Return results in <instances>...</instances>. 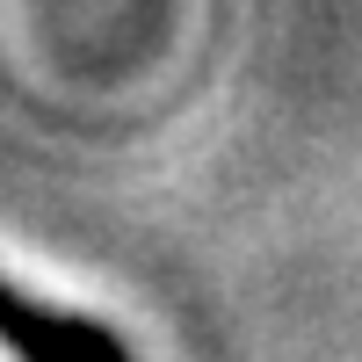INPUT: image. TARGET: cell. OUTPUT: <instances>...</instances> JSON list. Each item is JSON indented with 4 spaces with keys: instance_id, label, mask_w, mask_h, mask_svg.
Listing matches in <instances>:
<instances>
[{
    "instance_id": "1",
    "label": "cell",
    "mask_w": 362,
    "mask_h": 362,
    "mask_svg": "<svg viewBox=\"0 0 362 362\" xmlns=\"http://www.w3.org/2000/svg\"><path fill=\"white\" fill-rule=\"evenodd\" d=\"M0 348H15L22 362H124V334L80 319V312H51L44 297H29L15 283H0Z\"/></svg>"
}]
</instances>
